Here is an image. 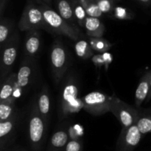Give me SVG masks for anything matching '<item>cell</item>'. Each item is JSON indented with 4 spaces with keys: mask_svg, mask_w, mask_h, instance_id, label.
Wrapping results in <instances>:
<instances>
[{
    "mask_svg": "<svg viewBox=\"0 0 151 151\" xmlns=\"http://www.w3.org/2000/svg\"><path fill=\"white\" fill-rule=\"evenodd\" d=\"M35 1L42 10L44 19L51 33L65 36L73 41L84 38V35L79 27L72 25L66 22L58 13L52 8L51 6L45 4L41 0H35Z\"/></svg>",
    "mask_w": 151,
    "mask_h": 151,
    "instance_id": "obj_1",
    "label": "cell"
},
{
    "mask_svg": "<svg viewBox=\"0 0 151 151\" xmlns=\"http://www.w3.org/2000/svg\"><path fill=\"white\" fill-rule=\"evenodd\" d=\"M78 81L74 77H69L63 85L60 96V115L61 118L83 109L82 99L78 96Z\"/></svg>",
    "mask_w": 151,
    "mask_h": 151,
    "instance_id": "obj_2",
    "label": "cell"
},
{
    "mask_svg": "<svg viewBox=\"0 0 151 151\" xmlns=\"http://www.w3.org/2000/svg\"><path fill=\"white\" fill-rule=\"evenodd\" d=\"M19 29L21 31L33 30H45L51 33L47 25L42 10L35 0H27L26 4L19 22Z\"/></svg>",
    "mask_w": 151,
    "mask_h": 151,
    "instance_id": "obj_3",
    "label": "cell"
},
{
    "mask_svg": "<svg viewBox=\"0 0 151 151\" xmlns=\"http://www.w3.org/2000/svg\"><path fill=\"white\" fill-rule=\"evenodd\" d=\"M50 63L53 78L55 84H58L63 78L69 66L68 51L60 39L56 38L50 51Z\"/></svg>",
    "mask_w": 151,
    "mask_h": 151,
    "instance_id": "obj_4",
    "label": "cell"
},
{
    "mask_svg": "<svg viewBox=\"0 0 151 151\" xmlns=\"http://www.w3.org/2000/svg\"><path fill=\"white\" fill-rule=\"evenodd\" d=\"M81 99L84 110L93 115H100L110 112L113 96H109L102 92L94 91L87 93Z\"/></svg>",
    "mask_w": 151,
    "mask_h": 151,
    "instance_id": "obj_5",
    "label": "cell"
},
{
    "mask_svg": "<svg viewBox=\"0 0 151 151\" xmlns=\"http://www.w3.org/2000/svg\"><path fill=\"white\" fill-rule=\"evenodd\" d=\"M139 109L128 105L115 95L113 96L110 112L115 115L122 125V128H127L136 124L139 116Z\"/></svg>",
    "mask_w": 151,
    "mask_h": 151,
    "instance_id": "obj_6",
    "label": "cell"
},
{
    "mask_svg": "<svg viewBox=\"0 0 151 151\" xmlns=\"http://www.w3.org/2000/svg\"><path fill=\"white\" fill-rule=\"evenodd\" d=\"M19 47V35L17 30H15L13 36L6 43L1 50V61H0V76L1 80L3 81L8 76L11 70Z\"/></svg>",
    "mask_w": 151,
    "mask_h": 151,
    "instance_id": "obj_7",
    "label": "cell"
},
{
    "mask_svg": "<svg viewBox=\"0 0 151 151\" xmlns=\"http://www.w3.org/2000/svg\"><path fill=\"white\" fill-rule=\"evenodd\" d=\"M47 121L37 110L36 105L32 107L29 120V139L32 147L38 150L41 147L47 130Z\"/></svg>",
    "mask_w": 151,
    "mask_h": 151,
    "instance_id": "obj_8",
    "label": "cell"
},
{
    "mask_svg": "<svg viewBox=\"0 0 151 151\" xmlns=\"http://www.w3.org/2000/svg\"><path fill=\"white\" fill-rule=\"evenodd\" d=\"M141 132L137 124L122 128L116 143V151H134L142 139Z\"/></svg>",
    "mask_w": 151,
    "mask_h": 151,
    "instance_id": "obj_9",
    "label": "cell"
},
{
    "mask_svg": "<svg viewBox=\"0 0 151 151\" xmlns=\"http://www.w3.org/2000/svg\"><path fill=\"white\" fill-rule=\"evenodd\" d=\"M35 64L34 58L25 56L22 61L17 73V88L19 91L27 88L32 83L35 76Z\"/></svg>",
    "mask_w": 151,
    "mask_h": 151,
    "instance_id": "obj_10",
    "label": "cell"
},
{
    "mask_svg": "<svg viewBox=\"0 0 151 151\" xmlns=\"http://www.w3.org/2000/svg\"><path fill=\"white\" fill-rule=\"evenodd\" d=\"M41 39L39 30L27 31L24 44V53L25 56L34 58L41 48Z\"/></svg>",
    "mask_w": 151,
    "mask_h": 151,
    "instance_id": "obj_11",
    "label": "cell"
},
{
    "mask_svg": "<svg viewBox=\"0 0 151 151\" xmlns=\"http://www.w3.org/2000/svg\"><path fill=\"white\" fill-rule=\"evenodd\" d=\"M150 70H147L141 77L135 93V105L137 108L141 107V105L145 102L150 91Z\"/></svg>",
    "mask_w": 151,
    "mask_h": 151,
    "instance_id": "obj_12",
    "label": "cell"
},
{
    "mask_svg": "<svg viewBox=\"0 0 151 151\" xmlns=\"http://www.w3.org/2000/svg\"><path fill=\"white\" fill-rule=\"evenodd\" d=\"M83 28L87 36L94 38L103 37L106 32V27L100 18L88 16L86 19Z\"/></svg>",
    "mask_w": 151,
    "mask_h": 151,
    "instance_id": "obj_13",
    "label": "cell"
},
{
    "mask_svg": "<svg viewBox=\"0 0 151 151\" xmlns=\"http://www.w3.org/2000/svg\"><path fill=\"white\" fill-rule=\"evenodd\" d=\"M36 107L38 113L41 114V116L47 121H48L50 115V107H51V102H50V96L49 92L48 86L44 84L42 87V90L40 92L38 96V101L36 103Z\"/></svg>",
    "mask_w": 151,
    "mask_h": 151,
    "instance_id": "obj_14",
    "label": "cell"
},
{
    "mask_svg": "<svg viewBox=\"0 0 151 151\" xmlns=\"http://www.w3.org/2000/svg\"><path fill=\"white\" fill-rule=\"evenodd\" d=\"M17 89V74L13 73L7 76L1 84V89L0 92V102L7 100L14 97V93Z\"/></svg>",
    "mask_w": 151,
    "mask_h": 151,
    "instance_id": "obj_15",
    "label": "cell"
},
{
    "mask_svg": "<svg viewBox=\"0 0 151 151\" xmlns=\"http://www.w3.org/2000/svg\"><path fill=\"white\" fill-rule=\"evenodd\" d=\"M55 3L59 14L71 25L78 26L74 15L72 0H55Z\"/></svg>",
    "mask_w": 151,
    "mask_h": 151,
    "instance_id": "obj_16",
    "label": "cell"
},
{
    "mask_svg": "<svg viewBox=\"0 0 151 151\" xmlns=\"http://www.w3.org/2000/svg\"><path fill=\"white\" fill-rule=\"evenodd\" d=\"M14 21L6 17L0 18V49H2L6 43L13 36L14 30Z\"/></svg>",
    "mask_w": 151,
    "mask_h": 151,
    "instance_id": "obj_17",
    "label": "cell"
},
{
    "mask_svg": "<svg viewBox=\"0 0 151 151\" xmlns=\"http://www.w3.org/2000/svg\"><path fill=\"white\" fill-rule=\"evenodd\" d=\"M68 140L69 134L66 130H58L52 136L49 151H61L63 148L66 147L69 142Z\"/></svg>",
    "mask_w": 151,
    "mask_h": 151,
    "instance_id": "obj_18",
    "label": "cell"
},
{
    "mask_svg": "<svg viewBox=\"0 0 151 151\" xmlns=\"http://www.w3.org/2000/svg\"><path fill=\"white\" fill-rule=\"evenodd\" d=\"M137 126L142 134L145 135L151 132V108L139 109V116L137 118Z\"/></svg>",
    "mask_w": 151,
    "mask_h": 151,
    "instance_id": "obj_19",
    "label": "cell"
},
{
    "mask_svg": "<svg viewBox=\"0 0 151 151\" xmlns=\"http://www.w3.org/2000/svg\"><path fill=\"white\" fill-rule=\"evenodd\" d=\"M17 113L6 121H0V140H1V148L2 149L7 138L11 135L14 130L16 121H17Z\"/></svg>",
    "mask_w": 151,
    "mask_h": 151,
    "instance_id": "obj_20",
    "label": "cell"
},
{
    "mask_svg": "<svg viewBox=\"0 0 151 151\" xmlns=\"http://www.w3.org/2000/svg\"><path fill=\"white\" fill-rule=\"evenodd\" d=\"M15 97L0 102V121L10 119L16 114Z\"/></svg>",
    "mask_w": 151,
    "mask_h": 151,
    "instance_id": "obj_21",
    "label": "cell"
},
{
    "mask_svg": "<svg viewBox=\"0 0 151 151\" xmlns=\"http://www.w3.org/2000/svg\"><path fill=\"white\" fill-rule=\"evenodd\" d=\"M75 53L79 58L82 59H91L94 56V50L91 48L88 41L81 38L77 41L75 44Z\"/></svg>",
    "mask_w": 151,
    "mask_h": 151,
    "instance_id": "obj_22",
    "label": "cell"
},
{
    "mask_svg": "<svg viewBox=\"0 0 151 151\" xmlns=\"http://www.w3.org/2000/svg\"><path fill=\"white\" fill-rule=\"evenodd\" d=\"M88 42H89L92 50L98 53H106L112 47L111 43L109 40L106 39L103 37H100V38L89 37Z\"/></svg>",
    "mask_w": 151,
    "mask_h": 151,
    "instance_id": "obj_23",
    "label": "cell"
},
{
    "mask_svg": "<svg viewBox=\"0 0 151 151\" xmlns=\"http://www.w3.org/2000/svg\"><path fill=\"white\" fill-rule=\"evenodd\" d=\"M72 4L74 15H75L78 25L80 28H83L86 19L88 16V14L80 0H72Z\"/></svg>",
    "mask_w": 151,
    "mask_h": 151,
    "instance_id": "obj_24",
    "label": "cell"
},
{
    "mask_svg": "<svg viewBox=\"0 0 151 151\" xmlns=\"http://www.w3.org/2000/svg\"><path fill=\"white\" fill-rule=\"evenodd\" d=\"M88 16L101 18L103 16L97 0H80Z\"/></svg>",
    "mask_w": 151,
    "mask_h": 151,
    "instance_id": "obj_25",
    "label": "cell"
},
{
    "mask_svg": "<svg viewBox=\"0 0 151 151\" xmlns=\"http://www.w3.org/2000/svg\"><path fill=\"white\" fill-rule=\"evenodd\" d=\"M111 16L120 20H131L134 18V14L131 10L125 7L116 5Z\"/></svg>",
    "mask_w": 151,
    "mask_h": 151,
    "instance_id": "obj_26",
    "label": "cell"
},
{
    "mask_svg": "<svg viewBox=\"0 0 151 151\" xmlns=\"http://www.w3.org/2000/svg\"><path fill=\"white\" fill-rule=\"evenodd\" d=\"M97 1L103 15H111L114 9L121 0H97Z\"/></svg>",
    "mask_w": 151,
    "mask_h": 151,
    "instance_id": "obj_27",
    "label": "cell"
},
{
    "mask_svg": "<svg viewBox=\"0 0 151 151\" xmlns=\"http://www.w3.org/2000/svg\"><path fill=\"white\" fill-rule=\"evenodd\" d=\"M82 142L78 139H72L69 141L65 147V151H82Z\"/></svg>",
    "mask_w": 151,
    "mask_h": 151,
    "instance_id": "obj_28",
    "label": "cell"
},
{
    "mask_svg": "<svg viewBox=\"0 0 151 151\" xmlns=\"http://www.w3.org/2000/svg\"><path fill=\"white\" fill-rule=\"evenodd\" d=\"M105 53H102L100 55V53L99 55H96L92 57V61L94 64H95L97 66L101 67L103 65H106V64H109L111 61V56L109 58H104Z\"/></svg>",
    "mask_w": 151,
    "mask_h": 151,
    "instance_id": "obj_29",
    "label": "cell"
},
{
    "mask_svg": "<svg viewBox=\"0 0 151 151\" xmlns=\"http://www.w3.org/2000/svg\"><path fill=\"white\" fill-rule=\"evenodd\" d=\"M10 0H0V18L4 16V10Z\"/></svg>",
    "mask_w": 151,
    "mask_h": 151,
    "instance_id": "obj_30",
    "label": "cell"
},
{
    "mask_svg": "<svg viewBox=\"0 0 151 151\" xmlns=\"http://www.w3.org/2000/svg\"><path fill=\"white\" fill-rule=\"evenodd\" d=\"M137 1L142 5L146 6V7L151 5V0H137Z\"/></svg>",
    "mask_w": 151,
    "mask_h": 151,
    "instance_id": "obj_31",
    "label": "cell"
},
{
    "mask_svg": "<svg viewBox=\"0 0 151 151\" xmlns=\"http://www.w3.org/2000/svg\"><path fill=\"white\" fill-rule=\"evenodd\" d=\"M151 100V70H150V91H149L148 96H147V99H146L145 102L147 103Z\"/></svg>",
    "mask_w": 151,
    "mask_h": 151,
    "instance_id": "obj_32",
    "label": "cell"
},
{
    "mask_svg": "<svg viewBox=\"0 0 151 151\" xmlns=\"http://www.w3.org/2000/svg\"><path fill=\"white\" fill-rule=\"evenodd\" d=\"M42 1H44L45 4H48L49 6H52V0H41Z\"/></svg>",
    "mask_w": 151,
    "mask_h": 151,
    "instance_id": "obj_33",
    "label": "cell"
},
{
    "mask_svg": "<svg viewBox=\"0 0 151 151\" xmlns=\"http://www.w3.org/2000/svg\"><path fill=\"white\" fill-rule=\"evenodd\" d=\"M22 151H25V150H22Z\"/></svg>",
    "mask_w": 151,
    "mask_h": 151,
    "instance_id": "obj_34",
    "label": "cell"
}]
</instances>
